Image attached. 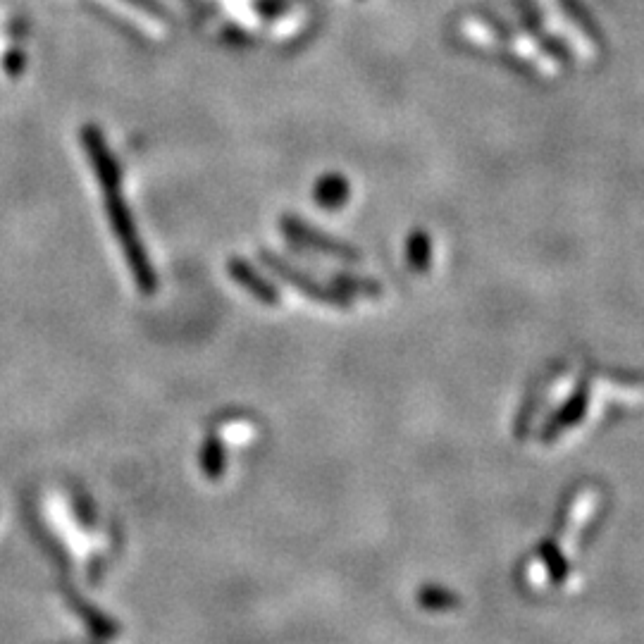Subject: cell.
<instances>
[{
	"label": "cell",
	"mask_w": 644,
	"mask_h": 644,
	"mask_svg": "<svg viewBox=\"0 0 644 644\" xmlns=\"http://www.w3.org/2000/svg\"><path fill=\"white\" fill-rule=\"evenodd\" d=\"M84 146L89 148L91 160H94L96 175L101 179V187L105 191V198H108V210H110V222H113V229L120 239V244L125 246L129 268H132L136 282L144 291H153L156 287V277H153L151 265H148L146 253L141 251L139 241H136V232L132 225V218H129V210L125 201L120 198V184H117V167L115 160L110 156L108 146L103 144L98 129L89 127L84 129Z\"/></svg>",
	"instance_id": "6da1fadb"
},
{
	"label": "cell",
	"mask_w": 644,
	"mask_h": 644,
	"mask_svg": "<svg viewBox=\"0 0 644 644\" xmlns=\"http://www.w3.org/2000/svg\"><path fill=\"white\" fill-rule=\"evenodd\" d=\"M232 275L237 277L239 282H244L246 287H249V289L253 291V294L258 296V299H263V301H268V303L275 301V294H272V291H270L268 287H265L263 282L253 280V275L249 272V268H246V265H241V263L237 265V263H234V265H232Z\"/></svg>",
	"instance_id": "3957f363"
},
{
	"label": "cell",
	"mask_w": 644,
	"mask_h": 644,
	"mask_svg": "<svg viewBox=\"0 0 644 644\" xmlns=\"http://www.w3.org/2000/svg\"><path fill=\"white\" fill-rule=\"evenodd\" d=\"M203 470H206V475L210 480L220 478L222 475V463H225V458H222V444L218 442L215 437H210L206 442V449H203Z\"/></svg>",
	"instance_id": "7a4b0ae2"
},
{
	"label": "cell",
	"mask_w": 644,
	"mask_h": 644,
	"mask_svg": "<svg viewBox=\"0 0 644 644\" xmlns=\"http://www.w3.org/2000/svg\"><path fill=\"white\" fill-rule=\"evenodd\" d=\"M423 599V606H430V609H449V606H456L454 602H444V599H454L449 592L435 590V587H427V590L420 594Z\"/></svg>",
	"instance_id": "277c9868"
}]
</instances>
